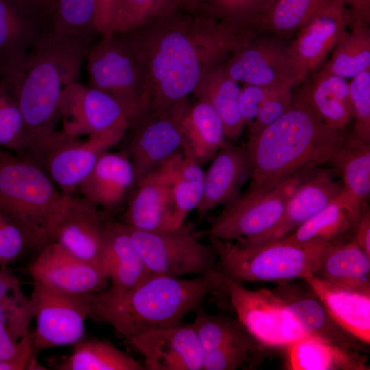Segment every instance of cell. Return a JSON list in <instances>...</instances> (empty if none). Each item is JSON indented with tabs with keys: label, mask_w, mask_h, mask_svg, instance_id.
Listing matches in <instances>:
<instances>
[{
	"label": "cell",
	"mask_w": 370,
	"mask_h": 370,
	"mask_svg": "<svg viewBox=\"0 0 370 370\" xmlns=\"http://www.w3.org/2000/svg\"><path fill=\"white\" fill-rule=\"evenodd\" d=\"M122 34L142 67L152 116L188 98L209 70L257 32L203 11H180Z\"/></svg>",
	"instance_id": "6da1fadb"
},
{
	"label": "cell",
	"mask_w": 370,
	"mask_h": 370,
	"mask_svg": "<svg viewBox=\"0 0 370 370\" xmlns=\"http://www.w3.org/2000/svg\"><path fill=\"white\" fill-rule=\"evenodd\" d=\"M91 41L48 30L13 73L0 81L15 99L23 116L29 136L27 153L56 131L63 92L78 82Z\"/></svg>",
	"instance_id": "7a4b0ae2"
},
{
	"label": "cell",
	"mask_w": 370,
	"mask_h": 370,
	"mask_svg": "<svg viewBox=\"0 0 370 370\" xmlns=\"http://www.w3.org/2000/svg\"><path fill=\"white\" fill-rule=\"evenodd\" d=\"M223 290L219 268L183 279L152 275L119 294L90 293L91 316L110 324L129 344L148 332L180 325L211 293Z\"/></svg>",
	"instance_id": "3957f363"
},
{
	"label": "cell",
	"mask_w": 370,
	"mask_h": 370,
	"mask_svg": "<svg viewBox=\"0 0 370 370\" xmlns=\"http://www.w3.org/2000/svg\"><path fill=\"white\" fill-rule=\"evenodd\" d=\"M345 131L328 127L301 98L247 143L251 164L249 189L271 187L301 171L330 162L344 143Z\"/></svg>",
	"instance_id": "277c9868"
},
{
	"label": "cell",
	"mask_w": 370,
	"mask_h": 370,
	"mask_svg": "<svg viewBox=\"0 0 370 370\" xmlns=\"http://www.w3.org/2000/svg\"><path fill=\"white\" fill-rule=\"evenodd\" d=\"M72 197L26 156L0 147V210L20 229L27 247L50 243Z\"/></svg>",
	"instance_id": "5b68a950"
},
{
	"label": "cell",
	"mask_w": 370,
	"mask_h": 370,
	"mask_svg": "<svg viewBox=\"0 0 370 370\" xmlns=\"http://www.w3.org/2000/svg\"><path fill=\"white\" fill-rule=\"evenodd\" d=\"M223 275L238 283L287 282L314 275L330 243L297 242L282 237L244 244L208 236Z\"/></svg>",
	"instance_id": "8992f818"
},
{
	"label": "cell",
	"mask_w": 370,
	"mask_h": 370,
	"mask_svg": "<svg viewBox=\"0 0 370 370\" xmlns=\"http://www.w3.org/2000/svg\"><path fill=\"white\" fill-rule=\"evenodd\" d=\"M85 62L88 86L119 100L134 116V127L146 119L148 97L143 71L123 34L101 36L90 46Z\"/></svg>",
	"instance_id": "52a82bcc"
},
{
	"label": "cell",
	"mask_w": 370,
	"mask_h": 370,
	"mask_svg": "<svg viewBox=\"0 0 370 370\" xmlns=\"http://www.w3.org/2000/svg\"><path fill=\"white\" fill-rule=\"evenodd\" d=\"M145 266L153 275L181 278L205 275L219 268L213 247L199 241L190 223L158 231H143L122 223Z\"/></svg>",
	"instance_id": "ba28073f"
},
{
	"label": "cell",
	"mask_w": 370,
	"mask_h": 370,
	"mask_svg": "<svg viewBox=\"0 0 370 370\" xmlns=\"http://www.w3.org/2000/svg\"><path fill=\"white\" fill-rule=\"evenodd\" d=\"M316 169L301 171L268 188H248L225 206L203 235L236 241H249L263 236L275 226L291 196Z\"/></svg>",
	"instance_id": "9c48e42d"
},
{
	"label": "cell",
	"mask_w": 370,
	"mask_h": 370,
	"mask_svg": "<svg viewBox=\"0 0 370 370\" xmlns=\"http://www.w3.org/2000/svg\"><path fill=\"white\" fill-rule=\"evenodd\" d=\"M238 321L258 342L269 347H287L308 336L285 301L274 291L249 289L223 276Z\"/></svg>",
	"instance_id": "30bf717a"
},
{
	"label": "cell",
	"mask_w": 370,
	"mask_h": 370,
	"mask_svg": "<svg viewBox=\"0 0 370 370\" xmlns=\"http://www.w3.org/2000/svg\"><path fill=\"white\" fill-rule=\"evenodd\" d=\"M29 298L37 324L31 333L36 358L45 349L74 345L84 338L85 321L91 316L90 293H69L33 282Z\"/></svg>",
	"instance_id": "8fae6325"
},
{
	"label": "cell",
	"mask_w": 370,
	"mask_h": 370,
	"mask_svg": "<svg viewBox=\"0 0 370 370\" xmlns=\"http://www.w3.org/2000/svg\"><path fill=\"white\" fill-rule=\"evenodd\" d=\"M121 140L88 136L85 139L56 131L27 156L37 164L65 195L73 197L100 155Z\"/></svg>",
	"instance_id": "7c38bea8"
},
{
	"label": "cell",
	"mask_w": 370,
	"mask_h": 370,
	"mask_svg": "<svg viewBox=\"0 0 370 370\" xmlns=\"http://www.w3.org/2000/svg\"><path fill=\"white\" fill-rule=\"evenodd\" d=\"M60 116L63 130L77 136H106L121 140L135 126L130 112L116 98L76 82L63 92Z\"/></svg>",
	"instance_id": "4fadbf2b"
},
{
	"label": "cell",
	"mask_w": 370,
	"mask_h": 370,
	"mask_svg": "<svg viewBox=\"0 0 370 370\" xmlns=\"http://www.w3.org/2000/svg\"><path fill=\"white\" fill-rule=\"evenodd\" d=\"M280 38L256 34L227 56L223 62L225 72L243 84L269 87L297 85L287 45Z\"/></svg>",
	"instance_id": "5bb4252c"
},
{
	"label": "cell",
	"mask_w": 370,
	"mask_h": 370,
	"mask_svg": "<svg viewBox=\"0 0 370 370\" xmlns=\"http://www.w3.org/2000/svg\"><path fill=\"white\" fill-rule=\"evenodd\" d=\"M180 151L141 178L123 214V223L139 230H169L173 188L182 159Z\"/></svg>",
	"instance_id": "9a60e30c"
},
{
	"label": "cell",
	"mask_w": 370,
	"mask_h": 370,
	"mask_svg": "<svg viewBox=\"0 0 370 370\" xmlns=\"http://www.w3.org/2000/svg\"><path fill=\"white\" fill-rule=\"evenodd\" d=\"M348 25L347 9L339 0H332L297 32L286 47L297 85L321 65L347 34Z\"/></svg>",
	"instance_id": "2e32d148"
},
{
	"label": "cell",
	"mask_w": 370,
	"mask_h": 370,
	"mask_svg": "<svg viewBox=\"0 0 370 370\" xmlns=\"http://www.w3.org/2000/svg\"><path fill=\"white\" fill-rule=\"evenodd\" d=\"M28 270L33 282L73 294L102 292L109 282L104 265L80 260L54 241L41 249Z\"/></svg>",
	"instance_id": "e0dca14e"
},
{
	"label": "cell",
	"mask_w": 370,
	"mask_h": 370,
	"mask_svg": "<svg viewBox=\"0 0 370 370\" xmlns=\"http://www.w3.org/2000/svg\"><path fill=\"white\" fill-rule=\"evenodd\" d=\"M187 99L159 115L147 117L134 127V135L127 153L134 169L135 184L182 149L184 138L180 118Z\"/></svg>",
	"instance_id": "ac0fdd59"
},
{
	"label": "cell",
	"mask_w": 370,
	"mask_h": 370,
	"mask_svg": "<svg viewBox=\"0 0 370 370\" xmlns=\"http://www.w3.org/2000/svg\"><path fill=\"white\" fill-rule=\"evenodd\" d=\"M147 370H203L204 351L193 323L145 333L130 344Z\"/></svg>",
	"instance_id": "d6986e66"
},
{
	"label": "cell",
	"mask_w": 370,
	"mask_h": 370,
	"mask_svg": "<svg viewBox=\"0 0 370 370\" xmlns=\"http://www.w3.org/2000/svg\"><path fill=\"white\" fill-rule=\"evenodd\" d=\"M251 176V164L246 147L226 139L205 173L204 194L196 208L199 219L217 206H227L236 199Z\"/></svg>",
	"instance_id": "ffe728a7"
},
{
	"label": "cell",
	"mask_w": 370,
	"mask_h": 370,
	"mask_svg": "<svg viewBox=\"0 0 370 370\" xmlns=\"http://www.w3.org/2000/svg\"><path fill=\"white\" fill-rule=\"evenodd\" d=\"M105 225L97 206L73 196L51 241L80 260L104 265Z\"/></svg>",
	"instance_id": "44dd1931"
},
{
	"label": "cell",
	"mask_w": 370,
	"mask_h": 370,
	"mask_svg": "<svg viewBox=\"0 0 370 370\" xmlns=\"http://www.w3.org/2000/svg\"><path fill=\"white\" fill-rule=\"evenodd\" d=\"M343 188L330 170L316 169L294 191L275 225L263 236L244 244H258L281 238L312 218Z\"/></svg>",
	"instance_id": "7402d4cb"
},
{
	"label": "cell",
	"mask_w": 370,
	"mask_h": 370,
	"mask_svg": "<svg viewBox=\"0 0 370 370\" xmlns=\"http://www.w3.org/2000/svg\"><path fill=\"white\" fill-rule=\"evenodd\" d=\"M43 21L17 0H0V81L13 73L46 32Z\"/></svg>",
	"instance_id": "603a6c76"
},
{
	"label": "cell",
	"mask_w": 370,
	"mask_h": 370,
	"mask_svg": "<svg viewBox=\"0 0 370 370\" xmlns=\"http://www.w3.org/2000/svg\"><path fill=\"white\" fill-rule=\"evenodd\" d=\"M303 280L339 326L363 344L369 345V293L338 286L314 275Z\"/></svg>",
	"instance_id": "cb8c5ba5"
},
{
	"label": "cell",
	"mask_w": 370,
	"mask_h": 370,
	"mask_svg": "<svg viewBox=\"0 0 370 370\" xmlns=\"http://www.w3.org/2000/svg\"><path fill=\"white\" fill-rule=\"evenodd\" d=\"M135 185L134 169L126 152H103L79 184L78 192L97 207L112 210Z\"/></svg>",
	"instance_id": "d4e9b609"
},
{
	"label": "cell",
	"mask_w": 370,
	"mask_h": 370,
	"mask_svg": "<svg viewBox=\"0 0 370 370\" xmlns=\"http://www.w3.org/2000/svg\"><path fill=\"white\" fill-rule=\"evenodd\" d=\"M103 262L111 283L106 291L111 294L131 289L153 275L120 222L106 223Z\"/></svg>",
	"instance_id": "484cf974"
},
{
	"label": "cell",
	"mask_w": 370,
	"mask_h": 370,
	"mask_svg": "<svg viewBox=\"0 0 370 370\" xmlns=\"http://www.w3.org/2000/svg\"><path fill=\"white\" fill-rule=\"evenodd\" d=\"M363 203L343 187L325 208L284 237L300 243L342 239L353 231L364 210Z\"/></svg>",
	"instance_id": "4316f807"
},
{
	"label": "cell",
	"mask_w": 370,
	"mask_h": 370,
	"mask_svg": "<svg viewBox=\"0 0 370 370\" xmlns=\"http://www.w3.org/2000/svg\"><path fill=\"white\" fill-rule=\"evenodd\" d=\"M279 283L274 291L285 301L308 336L358 351L363 343L335 322L312 291V293H302L286 282Z\"/></svg>",
	"instance_id": "83f0119b"
},
{
	"label": "cell",
	"mask_w": 370,
	"mask_h": 370,
	"mask_svg": "<svg viewBox=\"0 0 370 370\" xmlns=\"http://www.w3.org/2000/svg\"><path fill=\"white\" fill-rule=\"evenodd\" d=\"M301 84L295 95L308 104L328 127L345 131L353 118L349 82L321 69Z\"/></svg>",
	"instance_id": "f1b7e54d"
},
{
	"label": "cell",
	"mask_w": 370,
	"mask_h": 370,
	"mask_svg": "<svg viewBox=\"0 0 370 370\" xmlns=\"http://www.w3.org/2000/svg\"><path fill=\"white\" fill-rule=\"evenodd\" d=\"M314 275L338 286L370 293V258L352 237L330 243Z\"/></svg>",
	"instance_id": "f546056e"
},
{
	"label": "cell",
	"mask_w": 370,
	"mask_h": 370,
	"mask_svg": "<svg viewBox=\"0 0 370 370\" xmlns=\"http://www.w3.org/2000/svg\"><path fill=\"white\" fill-rule=\"evenodd\" d=\"M293 370H369L367 359L356 351L326 340L306 336L286 347Z\"/></svg>",
	"instance_id": "4dcf8cb0"
},
{
	"label": "cell",
	"mask_w": 370,
	"mask_h": 370,
	"mask_svg": "<svg viewBox=\"0 0 370 370\" xmlns=\"http://www.w3.org/2000/svg\"><path fill=\"white\" fill-rule=\"evenodd\" d=\"M239 82L225 72L223 63L209 70L198 83L192 95L208 103L219 116L227 139L237 140L245 127L238 108Z\"/></svg>",
	"instance_id": "1f68e13d"
},
{
	"label": "cell",
	"mask_w": 370,
	"mask_h": 370,
	"mask_svg": "<svg viewBox=\"0 0 370 370\" xmlns=\"http://www.w3.org/2000/svg\"><path fill=\"white\" fill-rule=\"evenodd\" d=\"M186 143L202 166L212 160L227 139L222 122L215 110L206 102L187 99L180 118Z\"/></svg>",
	"instance_id": "d6a6232c"
},
{
	"label": "cell",
	"mask_w": 370,
	"mask_h": 370,
	"mask_svg": "<svg viewBox=\"0 0 370 370\" xmlns=\"http://www.w3.org/2000/svg\"><path fill=\"white\" fill-rule=\"evenodd\" d=\"M71 354L60 362L58 370H146L145 366L111 342L82 338Z\"/></svg>",
	"instance_id": "836d02e7"
},
{
	"label": "cell",
	"mask_w": 370,
	"mask_h": 370,
	"mask_svg": "<svg viewBox=\"0 0 370 370\" xmlns=\"http://www.w3.org/2000/svg\"><path fill=\"white\" fill-rule=\"evenodd\" d=\"M332 0H272L253 27L278 38L297 33Z\"/></svg>",
	"instance_id": "e575fe53"
},
{
	"label": "cell",
	"mask_w": 370,
	"mask_h": 370,
	"mask_svg": "<svg viewBox=\"0 0 370 370\" xmlns=\"http://www.w3.org/2000/svg\"><path fill=\"white\" fill-rule=\"evenodd\" d=\"M330 162L338 169L345 188L365 201L370 193V143L352 132Z\"/></svg>",
	"instance_id": "d590c367"
},
{
	"label": "cell",
	"mask_w": 370,
	"mask_h": 370,
	"mask_svg": "<svg viewBox=\"0 0 370 370\" xmlns=\"http://www.w3.org/2000/svg\"><path fill=\"white\" fill-rule=\"evenodd\" d=\"M182 159L173 188V214L169 229L182 226L188 215L196 210L203 197L205 172L190 148L184 143Z\"/></svg>",
	"instance_id": "8d00e7d4"
},
{
	"label": "cell",
	"mask_w": 370,
	"mask_h": 370,
	"mask_svg": "<svg viewBox=\"0 0 370 370\" xmlns=\"http://www.w3.org/2000/svg\"><path fill=\"white\" fill-rule=\"evenodd\" d=\"M349 26L351 30L336 45L330 60L321 68L345 79L370 69L369 26L360 23Z\"/></svg>",
	"instance_id": "74e56055"
},
{
	"label": "cell",
	"mask_w": 370,
	"mask_h": 370,
	"mask_svg": "<svg viewBox=\"0 0 370 370\" xmlns=\"http://www.w3.org/2000/svg\"><path fill=\"white\" fill-rule=\"evenodd\" d=\"M34 318L32 302L24 294L19 280L8 267H0V323L19 342L30 332Z\"/></svg>",
	"instance_id": "f35d334b"
},
{
	"label": "cell",
	"mask_w": 370,
	"mask_h": 370,
	"mask_svg": "<svg viewBox=\"0 0 370 370\" xmlns=\"http://www.w3.org/2000/svg\"><path fill=\"white\" fill-rule=\"evenodd\" d=\"M97 0H56L49 31L59 35L92 39Z\"/></svg>",
	"instance_id": "ab89813d"
},
{
	"label": "cell",
	"mask_w": 370,
	"mask_h": 370,
	"mask_svg": "<svg viewBox=\"0 0 370 370\" xmlns=\"http://www.w3.org/2000/svg\"><path fill=\"white\" fill-rule=\"evenodd\" d=\"M180 11V0H119L110 34L128 32Z\"/></svg>",
	"instance_id": "60d3db41"
},
{
	"label": "cell",
	"mask_w": 370,
	"mask_h": 370,
	"mask_svg": "<svg viewBox=\"0 0 370 370\" xmlns=\"http://www.w3.org/2000/svg\"><path fill=\"white\" fill-rule=\"evenodd\" d=\"M0 147L21 156H25L29 147V136L21 110L1 82Z\"/></svg>",
	"instance_id": "b9f144b4"
},
{
	"label": "cell",
	"mask_w": 370,
	"mask_h": 370,
	"mask_svg": "<svg viewBox=\"0 0 370 370\" xmlns=\"http://www.w3.org/2000/svg\"><path fill=\"white\" fill-rule=\"evenodd\" d=\"M204 354L225 344L251 336L237 320L206 313L202 308L193 322Z\"/></svg>",
	"instance_id": "7bdbcfd3"
},
{
	"label": "cell",
	"mask_w": 370,
	"mask_h": 370,
	"mask_svg": "<svg viewBox=\"0 0 370 370\" xmlns=\"http://www.w3.org/2000/svg\"><path fill=\"white\" fill-rule=\"evenodd\" d=\"M271 1L272 0H204L200 11L218 19L253 27L254 22L267 10Z\"/></svg>",
	"instance_id": "ee69618b"
},
{
	"label": "cell",
	"mask_w": 370,
	"mask_h": 370,
	"mask_svg": "<svg viewBox=\"0 0 370 370\" xmlns=\"http://www.w3.org/2000/svg\"><path fill=\"white\" fill-rule=\"evenodd\" d=\"M349 83L352 116L355 119L352 133L370 143V69L352 78Z\"/></svg>",
	"instance_id": "f6af8a7d"
},
{
	"label": "cell",
	"mask_w": 370,
	"mask_h": 370,
	"mask_svg": "<svg viewBox=\"0 0 370 370\" xmlns=\"http://www.w3.org/2000/svg\"><path fill=\"white\" fill-rule=\"evenodd\" d=\"M257 341L249 336L204 354L203 370H235L247 361Z\"/></svg>",
	"instance_id": "bcb514c9"
},
{
	"label": "cell",
	"mask_w": 370,
	"mask_h": 370,
	"mask_svg": "<svg viewBox=\"0 0 370 370\" xmlns=\"http://www.w3.org/2000/svg\"><path fill=\"white\" fill-rule=\"evenodd\" d=\"M288 84L275 87L267 96L253 121L247 126L249 136L254 135L281 117L293 101L292 88Z\"/></svg>",
	"instance_id": "7dc6e473"
},
{
	"label": "cell",
	"mask_w": 370,
	"mask_h": 370,
	"mask_svg": "<svg viewBox=\"0 0 370 370\" xmlns=\"http://www.w3.org/2000/svg\"><path fill=\"white\" fill-rule=\"evenodd\" d=\"M27 247L18 226L0 210V267H8Z\"/></svg>",
	"instance_id": "c3c4849f"
},
{
	"label": "cell",
	"mask_w": 370,
	"mask_h": 370,
	"mask_svg": "<svg viewBox=\"0 0 370 370\" xmlns=\"http://www.w3.org/2000/svg\"><path fill=\"white\" fill-rule=\"evenodd\" d=\"M275 88L247 84L241 87L238 108L245 126L253 121L263 102Z\"/></svg>",
	"instance_id": "681fc988"
},
{
	"label": "cell",
	"mask_w": 370,
	"mask_h": 370,
	"mask_svg": "<svg viewBox=\"0 0 370 370\" xmlns=\"http://www.w3.org/2000/svg\"><path fill=\"white\" fill-rule=\"evenodd\" d=\"M41 367L34 354L31 332L20 340L14 356L0 361V370L44 369Z\"/></svg>",
	"instance_id": "f907efd6"
},
{
	"label": "cell",
	"mask_w": 370,
	"mask_h": 370,
	"mask_svg": "<svg viewBox=\"0 0 370 370\" xmlns=\"http://www.w3.org/2000/svg\"><path fill=\"white\" fill-rule=\"evenodd\" d=\"M119 0H97L96 30L101 36L110 34Z\"/></svg>",
	"instance_id": "816d5d0a"
},
{
	"label": "cell",
	"mask_w": 370,
	"mask_h": 370,
	"mask_svg": "<svg viewBox=\"0 0 370 370\" xmlns=\"http://www.w3.org/2000/svg\"><path fill=\"white\" fill-rule=\"evenodd\" d=\"M352 238L370 258V212L365 208L356 224Z\"/></svg>",
	"instance_id": "f5cc1de1"
},
{
	"label": "cell",
	"mask_w": 370,
	"mask_h": 370,
	"mask_svg": "<svg viewBox=\"0 0 370 370\" xmlns=\"http://www.w3.org/2000/svg\"><path fill=\"white\" fill-rule=\"evenodd\" d=\"M347 9L349 23H370V0H339Z\"/></svg>",
	"instance_id": "db71d44e"
},
{
	"label": "cell",
	"mask_w": 370,
	"mask_h": 370,
	"mask_svg": "<svg viewBox=\"0 0 370 370\" xmlns=\"http://www.w3.org/2000/svg\"><path fill=\"white\" fill-rule=\"evenodd\" d=\"M42 19H49L56 0H17Z\"/></svg>",
	"instance_id": "11a10c76"
},
{
	"label": "cell",
	"mask_w": 370,
	"mask_h": 370,
	"mask_svg": "<svg viewBox=\"0 0 370 370\" xmlns=\"http://www.w3.org/2000/svg\"><path fill=\"white\" fill-rule=\"evenodd\" d=\"M18 346L19 342H16L8 330L0 323V361L7 360L14 356Z\"/></svg>",
	"instance_id": "9f6ffc18"
},
{
	"label": "cell",
	"mask_w": 370,
	"mask_h": 370,
	"mask_svg": "<svg viewBox=\"0 0 370 370\" xmlns=\"http://www.w3.org/2000/svg\"><path fill=\"white\" fill-rule=\"evenodd\" d=\"M204 0H180L182 10L189 13L200 11Z\"/></svg>",
	"instance_id": "6f0895ef"
}]
</instances>
